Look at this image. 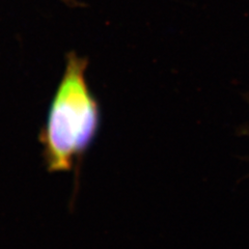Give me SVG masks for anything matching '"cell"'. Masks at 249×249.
I'll return each mask as SVG.
<instances>
[{
    "label": "cell",
    "mask_w": 249,
    "mask_h": 249,
    "mask_svg": "<svg viewBox=\"0 0 249 249\" xmlns=\"http://www.w3.org/2000/svg\"><path fill=\"white\" fill-rule=\"evenodd\" d=\"M88 58L69 52L64 74L52 97L38 140L51 174L80 164L101 127V108L88 79Z\"/></svg>",
    "instance_id": "6da1fadb"
}]
</instances>
